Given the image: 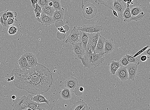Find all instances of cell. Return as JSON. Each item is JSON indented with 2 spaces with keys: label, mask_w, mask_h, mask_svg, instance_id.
<instances>
[{
  "label": "cell",
  "mask_w": 150,
  "mask_h": 110,
  "mask_svg": "<svg viewBox=\"0 0 150 110\" xmlns=\"http://www.w3.org/2000/svg\"><path fill=\"white\" fill-rule=\"evenodd\" d=\"M11 75L15 76L13 82L16 87L35 95L48 92L54 80L49 68L39 64L29 70L14 68Z\"/></svg>",
  "instance_id": "6da1fadb"
},
{
  "label": "cell",
  "mask_w": 150,
  "mask_h": 110,
  "mask_svg": "<svg viewBox=\"0 0 150 110\" xmlns=\"http://www.w3.org/2000/svg\"><path fill=\"white\" fill-rule=\"evenodd\" d=\"M82 9L83 17L88 20L95 17L98 12L96 7L90 3H88L85 5Z\"/></svg>",
  "instance_id": "7a4b0ae2"
},
{
  "label": "cell",
  "mask_w": 150,
  "mask_h": 110,
  "mask_svg": "<svg viewBox=\"0 0 150 110\" xmlns=\"http://www.w3.org/2000/svg\"><path fill=\"white\" fill-rule=\"evenodd\" d=\"M145 15L143 12L135 17H133L131 13L129 7H127L123 13V17L124 22H130L133 21H136L142 20Z\"/></svg>",
  "instance_id": "3957f363"
},
{
  "label": "cell",
  "mask_w": 150,
  "mask_h": 110,
  "mask_svg": "<svg viewBox=\"0 0 150 110\" xmlns=\"http://www.w3.org/2000/svg\"><path fill=\"white\" fill-rule=\"evenodd\" d=\"M81 32L77 29V26H74L66 38L65 43H69L73 45L75 43L80 42L79 36Z\"/></svg>",
  "instance_id": "277c9868"
},
{
  "label": "cell",
  "mask_w": 150,
  "mask_h": 110,
  "mask_svg": "<svg viewBox=\"0 0 150 110\" xmlns=\"http://www.w3.org/2000/svg\"><path fill=\"white\" fill-rule=\"evenodd\" d=\"M12 106L13 110H23L28 108L27 103V97L24 95L21 98H16L13 100Z\"/></svg>",
  "instance_id": "5b68a950"
},
{
  "label": "cell",
  "mask_w": 150,
  "mask_h": 110,
  "mask_svg": "<svg viewBox=\"0 0 150 110\" xmlns=\"http://www.w3.org/2000/svg\"><path fill=\"white\" fill-rule=\"evenodd\" d=\"M100 36V33H94L89 34L88 40L86 48L93 52L95 51L97 42L99 36Z\"/></svg>",
  "instance_id": "8992f818"
},
{
  "label": "cell",
  "mask_w": 150,
  "mask_h": 110,
  "mask_svg": "<svg viewBox=\"0 0 150 110\" xmlns=\"http://www.w3.org/2000/svg\"><path fill=\"white\" fill-rule=\"evenodd\" d=\"M103 28L102 25H83L77 26V29L80 31L90 34L99 32L102 31Z\"/></svg>",
  "instance_id": "52a82bcc"
},
{
  "label": "cell",
  "mask_w": 150,
  "mask_h": 110,
  "mask_svg": "<svg viewBox=\"0 0 150 110\" xmlns=\"http://www.w3.org/2000/svg\"><path fill=\"white\" fill-rule=\"evenodd\" d=\"M72 50L75 56V59L79 60L84 56L85 51L83 48L81 42H76L73 45Z\"/></svg>",
  "instance_id": "ba28073f"
},
{
  "label": "cell",
  "mask_w": 150,
  "mask_h": 110,
  "mask_svg": "<svg viewBox=\"0 0 150 110\" xmlns=\"http://www.w3.org/2000/svg\"><path fill=\"white\" fill-rule=\"evenodd\" d=\"M93 52L91 50L87 49L85 51L84 56L80 59L82 64L86 68H90L92 66V59Z\"/></svg>",
  "instance_id": "9c48e42d"
},
{
  "label": "cell",
  "mask_w": 150,
  "mask_h": 110,
  "mask_svg": "<svg viewBox=\"0 0 150 110\" xmlns=\"http://www.w3.org/2000/svg\"><path fill=\"white\" fill-rule=\"evenodd\" d=\"M105 54L104 52L97 54L94 51L92 53V66L97 67L100 66L104 61V58L103 56Z\"/></svg>",
  "instance_id": "30bf717a"
},
{
  "label": "cell",
  "mask_w": 150,
  "mask_h": 110,
  "mask_svg": "<svg viewBox=\"0 0 150 110\" xmlns=\"http://www.w3.org/2000/svg\"><path fill=\"white\" fill-rule=\"evenodd\" d=\"M138 66L137 64L130 63L126 67L129 73V80L132 81L135 80L137 71Z\"/></svg>",
  "instance_id": "8fae6325"
},
{
  "label": "cell",
  "mask_w": 150,
  "mask_h": 110,
  "mask_svg": "<svg viewBox=\"0 0 150 110\" xmlns=\"http://www.w3.org/2000/svg\"><path fill=\"white\" fill-rule=\"evenodd\" d=\"M116 75L122 81L129 80V73L126 67L121 66L116 73Z\"/></svg>",
  "instance_id": "7c38bea8"
},
{
  "label": "cell",
  "mask_w": 150,
  "mask_h": 110,
  "mask_svg": "<svg viewBox=\"0 0 150 110\" xmlns=\"http://www.w3.org/2000/svg\"><path fill=\"white\" fill-rule=\"evenodd\" d=\"M112 7L113 9L116 11L119 15L123 16V13L126 8L121 0H114Z\"/></svg>",
  "instance_id": "4fadbf2b"
},
{
  "label": "cell",
  "mask_w": 150,
  "mask_h": 110,
  "mask_svg": "<svg viewBox=\"0 0 150 110\" xmlns=\"http://www.w3.org/2000/svg\"><path fill=\"white\" fill-rule=\"evenodd\" d=\"M24 55L26 58L30 68L35 67L38 64L37 57L34 54L27 52Z\"/></svg>",
  "instance_id": "5bb4252c"
},
{
  "label": "cell",
  "mask_w": 150,
  "mask_h": 110,
  "mask_svg": "<svg viewBox=\"0 0 150 110\" xmlns=\"http://www.w3.org/2000/svg\"><path fill=\"white\" fill-rule=\"evenodd\" d=\"M65 87L69 89H74L78 87V81L74 77H71L67 79L64 82Z\"/></svg>",
  "instance_id": "9a60e30c"
},
{
  "label": "cell",
  "mask_w": 150,
  "mask_h": 110,
  "mask_svg": "<svg viewBox=\"0 0 150 110\" xmlns=\"http://www.w3.org/2000/svg\"><path fill=\"white\" fill-rule=\"evenodd\" d=\"M105 40L106 39L104 37L100 36L94 51L96 53L98 54L104 52V49Z\"/></svg>",
  "instance_id": "2e32d148"
},
{
  "label": "cell",
  "mask_w": 150,
  "mask_h": 110,
  "mask_svg": "<svg viewBox=\"0 0 150 110\" xmlns=\"http://www.w3.org/2000/svg\"><path fill=\"white\" fill-rule=\"evenodd\" d=\"M40 20V23L42 25L46 26H49L54 23L52 17L47 15L43 13L41 14Z\"/></svg>",
  "instance_id": "e0dca14e"
},
{
  "label": "cell",
  "mask_w": 150,
  "mask_h": 110,
  "mask_svg": "<svg viewBox=\"0 0 150 110\" xmlns=\"http://www.w3.org/2000/svg\"><path fill=\"white\" fill-rule=\"evenodd\" d=\"M89 34L81 31L79 36L80 42H81L85 51L87 50L86 47L88 42Z\"/></svg>",
  "instance_id": "ac0fdd59"
},
{
  "label": "cell",
  "mask_w": 150,
  "mask_h": 110,
  "mask_svg": "<svg viewBox=\"0 0 150 110\" xmlns=\"http://www.w3.org/2000/svg\"><path fill=\"white\" fill-rule=\"evenodd\" d=\"M114 49L115 45L113 41L110 40H105L104 49L105 54H108L112 53Z\"/></svg>",
  "instance_id": "d6986e66"
},
{
  "label": "cell",
  "mask_w": 150,
  "mask_h": 110,
  "mask_svg": "<svg viewBox=\"0 0 150 110\" xmlns=\"http://www.w3.org/2000/svg\"><path fill=\"white\" fill-rule=\"evenodd\" d=\"M18 64L20 68L22 70H27L30 68L28 63L24 54L22 55L20 59L18 60Z\"/></svg>",
  "instance_id": "ffe728a7"
},
{
  "label": "cell",
  "mask_w": 150,
  "mask_h": 110,
  "mask_svg": "<svg viewBox=\"0 0 150 110\" xmlns=\"http://www.w3.org/2000/svg\"><path fill=\"white\" fill-rule=\"evenodd\" d=\"M32 100L38 103H49V101L46 98V96H44L41 94L36 95L31 98Z\"/></svg>",
  "instance_id": "44dd1931"
},
{
  "label": "cell",
  "mask_w": 150,
  "mask_h": 110,
  "mask_svg": "<svg viewBox=\"0 0 150 110\" xmlns=\"http://www.w3.org/2000/svg\"><path fill=\"white\" fill-rule=\"evenodd\" d=\"M121 66L119 62L112 60L111 62L110 65V72L111 74L115 75L116 71Z\"/></svg>",
  "instance_id": "7402d4cb"
},
{
  "label": "cell",
  "mask_w": 150,
  "mask_h": 110,
  "mask_svg": "<svg viewBox=\"0 0 150 110\" xmlns=\"http://www.w3.org/2000/svg\"><path fill=\"white\" fill-rule=\"evenodd\" d=\"M64 16V10L55 11L52 17L54 23L58 21H63Z\"/></svg>",
  "instance_id": "603a6c76"
},
{
  "label": "cell",
  "mask_w": 150,
  "mask_h": 110,
  "mask_svg": "<svg viewBox=\"0 0 150 110\" xmlns=\"http://www.w3.org/2000/svg\"><path fill=\"white\" fill-rule=\"evenodd\" d=\"M62 98L65 100L70 99L72 97L70 89L65 87L60 92Z\"/></svg>",
  "instance_id": "cb8c5ba5"
},
{
  "label": "cell",
  "mask_w": 150,
  "mask_h": 110,
  "mask_svg": "<svg viewBox=\"0 0 150 110\" xmlns=\"http://www.w3.org/2000/svg\"><path fill=\"white\" fill-rule=\"evenodd\" d=\"M32 97V96L30 95H29L27 97V103L28 108L31 109L32 110H35L37 108L38 103L33 101L31 99Z\"/></svg>",
  "instance_id": "d4e9b609"
},
{
  "label": "cell",
  "mask_w": 150,
  "mask_h": 110,
  "mask_svg": "<svg viewBox=\"0 0 150 110\" xmlns=\"http://www.w3.org/2000/svg\"><path fill=\"white\" fill-rule=\"evenodd\" d=\"M86 103L82 99H80L73 104L70 110H80L84 107Z\"/></svg>",
  "instance_id": "484cf974"
},
{
  "label": "cell",
  "mask_w": 150,
  "mask_h": 110,
  "mask_svg": "<svg viewBox=\"0 0 150 110\" xmlns=\"http://www.w3.org/2000/svg\"><path fill=\"white\" fill-rule=\"evenodd\" d=\"M42 13L51 17H52L55 10L53 7H50L48 4L42 8Z\"/></svg>",
  "instance_id": "4316f807"
},
{
  "label": "cell",
  "mask_w": 150,
  "mask_h": 110,
  "mask_svg": "<svg viewBox=\"0 0 150 110\" xmlns=\"http://www.w3.org/2000/svg\"><path fill=\"white\" fill-rule=\"evenodd\" d=\"M54 106L49 103H38L37 109L39 110H53Z\"/></svg>",
  "instance_id": "83f0119b"
},
{
  "label": "cell",
  "mask_w": 150,
  "mask_h": 110,
  "mask_svg": "<svg viewBox=\"0 0 150 110\" xmlns=\"http://www.w3.org/2000/svg\"><path fill=\"white\" fill-rule=\"evenodd\" d=\"M114 1V0H99L98 4L104 5L105 7L112 10L113 9L112 5Z\"/></svg>",
  "instance_id": "f1b7e54d"
},
{
  "label": "cell",
  "mask_w": 150,
  "mask_h": 110,
  "mask_svg": "<svg viewBox=\"0 0 150 110\" xmlns=\"http://www.w3.org/2000/svg\"><path fill=\"white\" fill-rule=\"evenodd\" d=\"M131 13L133 17L137 16L143 12L141 8L139 6H135L130 9Z\"/></svg>",
  "instance_id": "f546056e"
},
{
  "label": "cell",
  "mask_w": 150,
  "mask_h": 110,
  "mask_svg": "<svg viewBox=\"0 0 150 110\" xmlns=\"http://www.w3.org/2000/svg\"><path fill=\"white\" fill-rule=\"evenodd\" d=\"M125 56L129 63L137 64L138 65L140 64L139 60L137 58L133 57V55L126 54Z\"/></svg>",
  "instance_id": "4dcf8cb0"
},
{
  "label": "cell",
  "mask_w": 150,
  "mask_h": 110,
  "mask_svg": "<svg viewBox=\"0 0 150 110\" xmlns=\"http://www.w3.org/2000/svg\"><path fill=\"white\" fill-rule=\"evenodd\" d=\"M54 3L53 8L55 11H62L64 10L62 8L60 4V0H51Z\"/></svg>",
  "instance_id": "1f68e13d"
},
{
  "label": "cell",
  "mask_w": 150,
  "mask_h": 110,
  "mask_svg": "<svg viewBox=\"0 0 150 110\" xmlns=\"http://www.w3.org/2000/svg\"><path fill=\"white\" fill-rule=\"evenodd\" d=\"M57 29L60 32L66 34V33L70 29V27L67 25H65Z\"/></svg>",
  "instance_id": "d6a6232c"
},
{
  "label": "cell",
  "mask_w": 150,
  "mask_h": 110,
  "mask_svg": "<svg viewBox=\"0 0 150 110\" xmlns=\"http://www.w3.org/2000/svg\"><path fill=\"white\" fill-rule=\"evenodd\" d=\"M119 62L120 63L121 66L126 67L130 63L127 58L126 56H124L120 60V61H119Z\"/></svg>",
  "instance_id": "836d02e7"
},
{
  "label": "cell",
  "mask_w": 150,
  "mask_h": 110,
  "mask_svg": "<svg viewBox=\"0 0 150 110\" xmlns=\"http://www.w3.org/2000/svg\"><path fill=\"white\" fill-rule=\"evenodd\" d=\"M50 1L48 0H38V4L42 8L48 4Z\"/></svg>",
  "instance_id": "e575fe53"
},
{
  "label": "cell",
  "mask_w": 150,
  "mask_h": 110,
  "mask_svg": "<svg viewBox=\"0 0 150 110\" xmlns=\"http://www.w3.org/2000/svg\"><path fill=\"white\" fill-rule=\"evenodd\" d=\"M17 13L16 12L9 11L7 12V15L8 18H13L15 19V18L17 16Z\"/></svg>",
  "instance_id": "d590c367"
},
{
  "label": "cell",
  "mask_w": 150,
  "mask_h": 110,
  "mask_svg": "<svg viewBox=\"0 0 150 110\" xmlns=\"http://www.w3.org/2000/svg\"><path fill=\"white\" fill-rule=\"evenodd\" d=\"M17 22H18V21L16 19H13V18H8L7 20V25L9 27V26L11 25H12L16 23Z\"/></svg>",
  "instance_id": "8d00e7d4"
},
{
  "label": "cell",
  "mask_w": 150,
  "mask_h": 110,
  "mask_svg": "<svg viewBox=\"0 0 150 110\" xmlns=\"http://www.w3.org/2000/svg\"><path fill=\"white\" fill-rule=\"evenodd\" d=\"M74 95L77 97L81 96L83 93L80 91L79 89V87H76L74 90Z\"/></svg>",
  "instance_id": "74e56055"
},
{
  "label": "cell",
  "mask_w": 150,
  "mask_h": 110,
  "mask_svg": "<svg viewBox=\"0 0 150 110\" xmlns=\"http://www.w3.org/2000/svg\"><path fill=\"white\" fill-rule=\"evenodd\" d=\"M9 10H7L0 13V17H2L4 20L7 21L8 19L7 12Z\"/></svg>",
  "instance_id": "f35d334b"
},
{
  "label": "cell",
  "mask_w": 150,
  "mask_h": 110,
  "mask_svg": "<svg viewBox=\"0 0 150 110\" xmlns=\"http://www.w3.org/2000/svg\"><path fill=\"white\" fill-rule=\"evenodd\" d=\"M66 36V34L62 33L59 31L57 32V37L58 39L62 40Z\"/></svg>",
  "instance_id": "ab89813d"
},
{
  "label": "cell",
  "mask_w": 150,
  "mask_h": 110,
  "mask_svg": "<svg viewBox=\"0 0 150 110\" xmlns=\"http://www.w3.org/2000/svg\"><path fill=\"white\" fill-rule=\"evenodd\" d=\"M149 47V45H147L143 48L142 49H141L140 50L138 51L137 53H136L135 55H133V57H136L137 56H139V55L141 54V53H142L143 52L145 51L146 49Z\"/></svg>",
  "instance_id": "60d3db41"
},
{
  "label": "cell",
  "mask_w": 150,
  "mask_h": 110,
  "mask_svg": "<svg viewBox=\"0 0 150 110\" xmlns=\"http://www.w3.org/2000/svg\"><path fill=\"white\" fill-rule=\"evenodd\" d=\"M33 10H34L35 14L37 12H40L41 13H42V7H41L38 4L36 5L35 9Z\"/></svg>",
  "instance_id": "b9f144b4"
},
{
  "label": "cell",
  "mask_w": 150,
  "mask_h": 110,
  "mask_svg": "<svg viewBox=\"0 0 150 110\" xmlns=\"http://www.w3.org/2000/svg\"><path fill=\"white\" fill-rule=\"evenodd\" d=\"M0 23L1 24L2 26L5 28H7L9 27L7 25V21L4 20L2 17H0Z\"/></svg>",
  "instance_id": "7bdbcfd3"
},
{
  "label": "cell",
  "mask_w": 150,
  "mask_h": 110,
  "mask_svg": "<svg viewBox=\"0 0 150 110\" xmlns=\"http://www.w3.org/2000/svg\"><path fill=\"white\" fill-rule=\"evenodd\" d=\"M55 25L56 27L57 28L64 26V23L63 21H58L55 22Z\"/></svg>",
  "instance_id": "ee69618b"
},
{
  "label": "cell",
  "mask_w": 150,
  "mask_h": 110,
  "mask_svg": "<svg viewBox=\"0 0 150 110\" xmlns=\"http://www.w3.org/2000/svg\"><path fill=\"white\" fill-rule=\"evenodd\" d=\"M144 54L147 56V58H150V47L147 48L146 50L144 52Z\"/></svg>",
  "instance_id": "f6af8a7d"
},
{
  "label": "cell",
  "mask_w": 150,
  "mask_h": 110,
  "mask_svg": "<svg viewBox=\"0 0 150 110\" xmlns=\"http://www.w3.org/2000/svg\"><path fill=\"white\" fill-rule=\"evenodd\" d=\"M41 13L40 12H37L35 14L36 20L40 23H41L40 17L41 15Z\"/></svg>",
  "instance_id": "bcb514c9"
},
{
  "label": "cell",
  "mask_w": 150,
  "mask_h": 110,
  "mask_svg": "<svg viewBox=\"0 0 150 110\" xmlns=\"http://www.w3.org/2000/svg\"><path fill=\"white\" fill-rule=\"evenodd\" d=\"M9 28L12 30V31H13L14 32H15L16 34L17 33L18 30V29L17 28V27L15 26H12L10 27H9Z\"/></svg>",
  "instance_id": "7dc6e473"
},
{
  "label": "cell",
  "mask_w": 150,
  "mask_h": 110,
  "mask_svg": "<svg viewBox=\"0 0 150 110\" xmlns=\"http://www.w3.org/2000/svg\"><path fill=\"white\" fill-rule=\"evenodd\" d=\"M32 3V6L34 8H35V5L38 3V0H30Z\"/></svg>",
  "instance_id": "c3c4849f"
},
{
  "label": "cell",
  "mask_w": 150,
  "mask_h": 110,
  "mask_svg": "<svg viewBox=\"0 0 150 110\" xmlns=\"http://www.w3.org/2000/svg\"><path fill=\"white\" fill-rule=\"evenodd\" d=\"M88 0H82V9L84 6L85 5L84 4V3L88 1ZM94 1L96 3L98 4L99 1V0H94Z\"/></svg>",
  "instance_id": "681fc988"
},
{
  "label": "cell",
  "mask_w": 150,
  "mask_h": 110,
  "mask_svg": "<svg viewBox=\"0 0 150 110\" xmlns=\"http://www.w3.org/2000/svg\"><path fill=\"white\" fill-rule=\"evenodd\" d=\"M147 59H148V58H147V56L145 55L141 56L140 58L141 61L143 62L146 61Z\"/></svg>",
  "instance_id": "f907efd6"
},
{
  "label": "cell",
  "mask_w": 150,
  "mask_h": 110,
  "mask_svg": "<svg viewBox=\"0 0 150 110\" xmlns=\"http://www.w3.org/2000/svg\"><path fill=\"white\" fill-rule=\"evenodd\" d=\"M8 34L10 35H14L16 34L15 32H14L12 30L9 28L8 29Z\"/></svg>",
  "instance_id": "816d5d0a"
},
{
  "label": "cell",
  "mask_w": 150,
  "mask_h": 110,
  "mask_svg": "<svg viewBox=\"0 0 150 110\" xmlns=\"http://www.w3.org/2000/svg\"><path fill=\"white\" fill-rule=\"evenodd\" d=\"M89 107L87 105V104L86 103L85 106L81 109L80 110H88Z\"/></svg>",
  "instance_id": "f5cc1de1"
},
{
  "label": "cell",
  "mask_w": 150,
  "mask_h": 110,
  "mask_svg": "<svg viewBox=\"0 0 150 110\" xmlns=\"http://www.w3.org/2000/svg\"><path fill=\"white\" fill-rule=\"evenodd\" d=\"M112 11L113 15H114L115 16H116V17H118L119 16H118V13H117V12L116 11H115L114 10L112 9Z\"/></svg>",
  "instance_id": "db71d44e"
},
{
  "label": "cell",
  "mask_w": 150,
  "mask_h": 110,
  "mask_svg": "<svg viewBox=\"0 0 150 110\" xmlns=\"http://www.w3.org/2000/svg\"><path fill=\"white\" fill-rule=\"evenodd\" d=\"M79 89L80 91L83 93L84 90V87L82 86L79 87Z\"/></svg>",
  "instance_id": "11a10c76"
},
{
  "label": "cell",
  "mask_w": 150,
  "mask_h": 110,
  "mask_svg": "<svg viewBox=\"0 0 150 110\" xmlns=\"http://www.w3.org/2000/svg\"><path fill=\"white\" fill-rule=\"evenodd\" d=\"M48 5L50 7H53L54 5V3H53V2H52L51 1H50L49 2V3Z\"/></svg>",
  "instance_id": "9f6ffc18"
},
{
  "label": "cell",
  "mask_w": 150,
  "mask_h": 110,
  "mask_svg": "<svg viewBox=\"0 0 150 110\" xmlns=\"http://www.w3.org/2000/svg\"><path fill=\"white\" fill-rule=\"evenodd\" d=\"M11 98L12 99L14 100L16 98V97L15 95H13L12 96Z\"/></svg>",
  "instance_id": "6f0895ef"
},
{
  "label": "cell",
  "mask_w": 150,
  "mask_h": 110,
  "mask_svg": "<svg viewBox=\"0 0 150 110\" xmlns=\"http://www.w3.org/2000/svg\"><path fill=\"white\" fill-rule=\"evenodd\" d=\"M10 79L11 81H13L15 79V76H12L11 77Z\"/></svg>",
  "instance_id": "680465c9"
},
{
  "label": "cell",
  "mask_w": 150,
  "mask_h": 110,
  "mask_svg": "<svg viewBox=\"0 0 150 110\" xmlns=\"http://www.w3.org/2000/svg\"><path fill=\"white\" fill-rule=\"evenodd\" d=\"M11 81V80L10 78H7V82H10Z\"/></svg>",
  "instance_id": "91938a15"
},
{
  "label": "cell",
  "mask_w": 150,
  "mask_h": 110,
  "mask_svg": "<svg viewBox=\"0 0 150 110\" xmlns=\"http://www.w3.org/2000/svg\"><path fill=\"white\" fill-rule=\"evenodd\" d=\"M27 110H32V109L29 108H27Z\"/></svg>",
  "instance_id": "94428289"
},
{
  "label": "cell",
  "mask_w": 150,
  "mask_h": 110,
  "mask_svg": "<svg viewBox=\"0 0 150 110\" xmlns=\"http://www.w3.org/2000/svg\"><path fill=\"white\" fill-rule=\"evenodd\" d=\"M123 1L125 2H127V0H123Z\"/></svg>",
  "instance_id": "6125c7cd"
},
{
  "label": "cell",
  "mask_w": 150,
  "mask_h": 110,
  "mask_svg": "<svg viewBox=\"0 0 150 110\" xmlns=\"http://www.w3.org/2000/svg\"><path fill=\"white\" fill-rule=\"evenodd\" d=\"M23 110H27V109H23Z\"/></svg>",
  "instance_id": "be15d7a7"
},
{
  "label": "cell",
  "mask_w": 150,
  "mask_h": 110,
  "mask_svg": "<svg viewBox=\"0 0 150 110\" xmlns=\"http://www.w3.org/2000/svg\"><path fill=\"white\" fill-rule=\"evenodd\" d=\"M149 108H150V105H149Z\"/></svg>",
  "instance_id": "e7e4bbea"
},
{
  "label": "cell",
  "mask_w": 150,
  "mask_h": 110,
  "mask_svg": "<svg viewBox=\"0 0 150 110\" xmlns=\"http://www.w3.org/2000/svg\"><path fill=\"white\" fill-rule=\"evenodd\" d=\"M35 110H38V109H36Z\"/></svg>",
  "instance_id": "03108f58"
},
{
  "label": "cell",
  "mask_w": 150,
  "mask_h": 110,
  "mask_svg": "<svg viewBox=\"0 0 150 110\" xmlns=\"http://www.w3.org/2000/svg\"><path fill=\"white\" fill-rule=\"evenodd\" d=\"M48 1H51V0H48Z\"/></svg>",
  "instance_id": "003e7915"
}]
</instances>
